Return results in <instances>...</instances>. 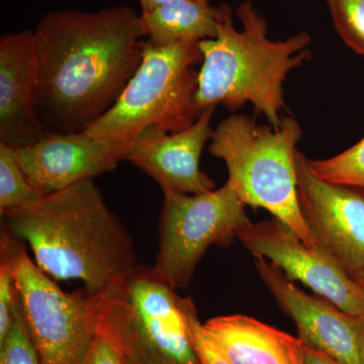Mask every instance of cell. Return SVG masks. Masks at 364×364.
<instances>
[{
	"mask_svg": "<svg viewBox=\"0 0 364 364\" xmlns=\"http://www.w3.org/2000/svg\"><path fill=\"white\" fill-rule=\"evenodd\" d=\"M33 31L37 114L54 134L87 130L114 107L142 62L147 37L141 14L129 6L51 11Z\"/></svg>",
	"mask_w": 364,
	"mask_h": 364,
	"instance_id": "obj_1",
	"label": "cell"
},
{
	"mask_svg": "<svg viewBox=\"0 0 364 364\" xmlns=\"http://www.w3.org/2000/svg\"><path fill=\"white\" fill-rule=\"evenodd\" d=\"M1 217L46 274L80 280L88 293L114 296L140 267L130 232L93 179L41 196Z\"/></svg>",
	"mask_w": 364,
	"mask_h": 364,
	"instance_id": "obj_2",
	"label": "cell"
},
{
	"mask_svg": "<svg viewBox=\"0 0 364 364\" xmlns=\"http://www.w3.org/2000/svg\"><path fill=\"white\" fill-rule=\"evenodd\" d=\"M219 7L217 37L198 42L203 62L198 70L196 107L203 112L222 105L235 112L250 102L270 126L277 128L286 107L284 81L289 72L312 57L306 50L311 37L304 32L284 41L270 40L267 21L251 1L237 9L243 26L237 30L231 7Z\"/></svg>",
	"mask_w": 364,
	"mask_h": 364,
	"instance_id": "obj_3",
	"label": "cell"
},
{
	"mask_svg": "<svg viewBox=\"0 0 364 364\" xmlns=\"http://www.w3.org/2000/svg\"><path fill=\"white\" fill-rule=\"evenodd\" d=\"M301 135L294 117H284L273 128L231 114L215 129L208 151L226 164L228 182L242 202L264 208L308 247L317 249L299 205L296 155Z\"/></svg>",
	"mask_w": 364,
	"mask_h": 364,
	"instance_id": "obj_4",
	"label": "cell"
},
{
	"mask_svg": "<svg viewBox=\"0 0 364 364\" xmlns=\"http://www.w3.org/2000/svg\"><path fill=\"white\" fill-rule=\"evenodd\" d=\"M202 62L198 42L156 45L146 41L142 62L121 97L86 133L133 141L149 127L170 133L186 130L203 112L196 105V67Z\"/></svg>",
	"mask_w": 364,
	"mask_h": 364,
	"instance_id": "obj_5",
	"label": "cell"
},
{
	"mask_svg": "<svg viewBox=\"0 0 364 364\" xmlns=\"http://www.w3.org/2000/svg\"><path fill=\"white\" fill-rule=\"evenodd\" d=\"M0 254L13 269L21 315L42 364H76L90 348L107 296L66 293L28 256L25 242L1 232Z\"/></svg>",
	"mask_w": 364,
	"mask_h": 364,
	"instance_id": "obj_6",
	"label": "cell"
},
{
	"mask_svg": "<svg viewBox=\"0 0 364 364\" xmlns=\"http://www.w3.org/2000/svg\"><path fill=\"white\" fill-rule=\"evenodd\" d=\"M181 299L154 267L142 265L107 296V317L124 358L136 364H200Z\"/></svg>",
	"mask_w": 364,
	"mask_h": 364,
	"instance_id": "obj_7",
	"label": "cell"
},
{
	"mask_svg": "<svg viewBox=\"0 0 364 364\" xmlns=\"http://www.w3.org/2000/svg\"><path fill=\"white\" fill-rule=\"evenodd\" d=\"M163 195L153 267L174 289H186L208 249L230 245L251 222L246 214L247 205L228 181L200 195Z\"/></svg>",
	"mask_w": 364,
	"mask_h": 364,
	"instance_id": "obj_8",
	"label": "cell"
},
{
	"mask_svg": "<svg viewBox=\"0 0 364 364\" xmlns=\"http://www.w3.org/2000/svg\"><path fill=\"white\" fill-rule=\"evenodd\" d=\"M249 252L277 265L321 298L351 316H364V291L352 275L321 249L308 247L279 220L250 222L237 235Z\"/></svg>",
	"mask_w": 364,
	"mask_h": 364,
	"instance_id": "obj_9",
	"label": "cell"
},
{
	"mask_svg": "<svg viewBox=\"0 0 364 364\" xmlns=\"http://www.w3.org/2000/svg\"><path fill=\"white\" fill-rule=\"evenodd\" d=\"M299 210L317 248L353 275L364 270V193L318 178L296 151Z\"/></svg>",
	"mask_w": 364,
	"mask_h": 364,
	"instance_id": "obj_10",
	"label": "cell"
},
{
	"mask_svg": "<svg viewBox=\"0 0 364 364\" xmlns=\"http://www.w3.org/2000/svg\"><path fill=\"white\" fill-rule=\"evenodd\" d=\"M131 144L82 131L48 133L32 145L14 151L30 183L48 195L116 169L124 161Z\"/></svg>",
	"mask_w": 364,
	"mask_h": 364,
	"instance_id": "obj_11",
	"label": "cell"
},
{
	"mask_svg": "<svg viewBox=\"0 0 364 364\" xmlns=\"http://www.w3.org/2000/svg\"><path fill=\"white\" fill-rule=\"evenodd\" d=\"M256 272L280 310L298 328L306 346L322 352L340 364H363L354 316L321 296L301 291L277 265L253 256Z\"/></svg>",
	"mask_w": 364,
	"mask_h": 364,
	"instance_id": "obj_12",
	"label": "cell"
},
{
	"mask_svg": "<svg viewBox=\"0 0 364 364\" xmlns=\"http://www.w3.org/2000/svg\"><path fill=\"white\" fill-rule=\"evenodd\" d=\"M215 105L208 107L186 130L170 133L149 127L132 141L124 158L157 182L163 193L200 195L214 191L215 181L200 170V156L212 139Z\"/></svg>",
	"mask_w": 364,
	"mask_h": 364,
	"instance_id": "obj_13",
	"label": "cell"
},
{
	"mask_svg": "<svg viewBox=\"0 0 364 364\" xmlns=\"http://www.w3.org/2000/svg\"><path fill=\"white\" fill-rule=\"evenodd\" d=\"M38 88L33 31L0 39V143L26 147L48 134L36 107Z\"/></svg>",
	"mask_w": 364,
	"mask_h": 364,
	"instance_id": "obj_14",
	"label": "cell"
},
{
	"mask_svg": "<svg viewBox=\"0 0 364 364\" xmlns=\"http://www.w3.org/2000/svg\"><path fill=\"white\" fill-rule=\"evenodd\" d=\"M203 326L233 364H305L299 337L252 317L220 316Z\"/></svg>",
	"mask_w": 364,
	"mask_h": 364,
	"instance_id": "obj_15",
	"label": "cell"
},
{
	"mask_svg": "<svg viewBox=\"0 0 364 364\" xmlns=\"http://www.w3.org/2000/svg\"><path fill=\"white\" fill-rule=\"evenodd\" d=\"M220 7L208 0H176L141 14L148 40L153 44L200 42L214 39L219 28Z\"/></svg>",
	"mask_w": 364,
	"mask_h": 364,
	"instance_id": "obj_16",
	"label": "cell"
},
{
	"mask_svg": "<svg viewBox=\"0 0 364 364\" xmlns=\"http://www.w3.org/2000/svg\"><path fill=\"white\" fill-rule=\"evenodd\" d=\"M43 196L26 178L14 148L0 143V215Z\"/></svg>",
	"mask_w": 364,
	"mask_h": 364,
	"instance_id": "obj_17",
	"label": "cell"
},
{
	"mask_svg": "<svg viewBox=\"0 0 364 364\" xmlns=\"http://www.w3.org/2000/svg\"><path fill=\"white\" fill-rule=\"evenodd\" d=\"M309 164L314 173L323 181L364 188V138L336 156L309 159Z\"/></svg>",
	"mask_w": 364,
	"mask_h": 364,
	"instance_id": "obj_18",
	"label": "cell"
},
{
	"mask_svg": "<svg viewBox=\"0 0 364 364\" xmlns=\"http://www.w3.org/2000/svg\"><path fill=\"white\" fill-rule=\"evenodd\" d=\"M328 6L345 44L364 56V0H328Z\"/></svg>",
	"mask_w": 364,
	"mask_h": 364,
	"instance_id": "obj_19",
	"label": "cell"
},
{
	"mask_svg": "<svg viewBox=\"0 0 364 364\" xmlns=\"http://www.w3.org/2000/svg\"><path fill=\"white\" fill-rule=\"evenodd\" d=\"M181 304L188 322L191 341L200 364H233L198 320L193 298L181 296Z\"/></svg>",
	"mask_w": 364,
	"mask_h": 364,
	"instance_id": "obj_20",
	"label": "cell"
},
{
	"mask_svg": "<svg viewBox=\"0 0 364 364\" xmlns=\"http://www.w3.org/2000/svg\"><path fill=\"white\" fill-rule=\"evenodd\" d=\"M0 364H42L21 315L20 301L14 324L0 343Z\"/></svg>",
	"mask_w": 364,
	"mask_h": 364,
	"instance_id": "obj_21",
	"label": "cell"
},
{
	"mask_svg": "<svg viewBox=\"0 0 364 364\" xmlns=\"http://www.w3.org/2000/svg\"><path fill=\"white\" fill-rule=\"evenodd\" d=\"M76 364H126L124 352L107 317V296L100 313L97 335L85 356Z\"/></svg>",
	"mask_w": 364,
	"mask_h": 364,
	"instance_id": "obj_22",
	"label": "cell"
},
{
	"mask_svg": "<svg viewBox=\"0 0 364 364\" xmlns=\"http://www.w3.org/2000/svg\"><path fill=\"white\" fill-rule=\"evenodd\" d=\"M18 306V293L11 263L0 254V343L6 339Z\"/></svg>",
	"mask_w": 364,
	"mask_h": 364,
	"instance_id": "obj_23",
	"label": "cell"
},
{
	"mask_svg": "<svg viewBox=\"0 0 364 364\" xmlns=\"http://www.w3.org/2000/svg\"><path fill=\"white\" fill-rule=\"evenodd\" d=\"M305 345V344H304ZM305 364H340L334 359L305 345Z\"/></svg>",
	"mask_w": 364,
	"mask_h": 364,
	"instance_id": "obj_24",
	"label": "cell"
},
{
	"mask_svg": "<svg viewBox=\"0 0 364 364\" xmlns=\"http://www.w3.org/2000/svg\"><path fill=\"white\" fill-rule=\"evenodd\" d=\"M176 1V0H139L142 14L149 13V11H154V9H159V7L166 6V4H171V2Z\"/></svg>",
	"mask_w": 364,
	"mask_h": 364,
	"instance_id": "obj_25",
	"label": "cell"
},
{
	"mask_svg": "<svg viewBox=\"0 0 364 364\" xmlns=\"http://www.w3.org/2000/svg\"><path fill=\"white\" fill-rule=\"evenodd\" d=\"M356 329H358L359 345H360L361 358L364 364V316H354Z\"/></svg>",
	"mask_w": 364,
	"mask_h": 364,
	"instance_id": "obj_26",
	"label": "cell"
},
{
	"mask_svg": "<svg viewBox=\"0 0 364 364\" xmlns=\"http://www.w3.org/2000/svg\"><path fill=\"white\" fill-rule=\"evenodd\" d=\"M352 277H354V279L356 280V282H358L359 286L363 287V289L364 291V270L363 272H359L354 273Z\"/></svg>",
	"mask_w": 364,
	"mask_h": 364,
	"instance_id": "obj_27",
	"label": "cell"
},
{
	"mask_svg": "<svg viewBox=\"0 0 364 364\" xmlns=\"http://www.w3.org/2000/svg\"><path fill=\"white\" fill-rule=\"evenodd\" d=\"M124 359H126V364H136V363H132L131 360H129V359H127L126 358H124Z\"/></svg>",
	"mask_w": 364,
	"mask_h": 364,
	"instance_id": "obj_28",
	"label": "cell"
}]
</instances>
